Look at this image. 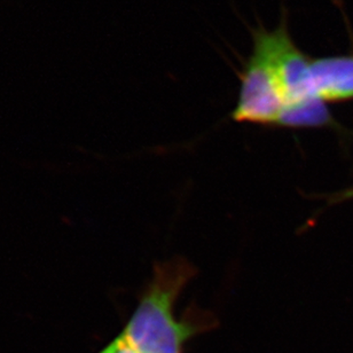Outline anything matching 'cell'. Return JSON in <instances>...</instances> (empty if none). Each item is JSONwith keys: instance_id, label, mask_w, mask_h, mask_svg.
<instances>
[{"instance_id": "cell-3", "label": "cell", "mask_w": 353, "mask_h": 353, "mask_svg": "<svg viewBox=\"0 0 353 353\" xmlns=\"http://www.w3.org/2000/svg\"><path fill=\"white\" fill-rule=\"evenodd\" d=\"M351 98H353V55L310 58L295 102L292 105L309 100L327 102Z\"/></svg>"}, {"instance_id": "cell-6", "label": "cell", "mask_w": 353, "mask_h": 353, "mask_svg": "<svg viewBox=\"0 0 353 353\" xmlns=\"http://www.w3.org/2000/svg\"><path fill=\"white\" fill-rule=\"evenodd\" d=\"M100 353H109L108 347H105V349H103V350H102Z\"/></svg>"}, {"instance_id": "cell-2", "label": "cell", "mask_w": 353, "mask_h": 353, "mask_svg": "<svg viewBox=\"0 0 353 353\" xmlns=\"http://www.w3.org/2000/svg\"><path fill=\"white\" fill-rule=\"evenodd\" d=\"M240 79L238 103L232 117L238 122L279 125L287 105L273 63L259 45L254 44Z\"/></svg>"}, {"instance_id": "cell-4", "label": "cell", "mask_w": 353, "mask_h": 353, "mask_svg": "<svg viewBox=\"0 0 353 353\" xmlns=\"http://www.w3.org/2000/svg\"><path fill=\"white\" fill-rule=\"evenodd\" d=\"M330 119L326 102L321 100H309L285 109L279 125L290 128L323 125L328 123Z\"/></svg>"}, {"instance_id": "cell-1", "label": "cell", "mask_w": 353, "mask_h": 353, "mask_svg": "<svg viewBox=\"0 0 353 353\" xmlns=\"http://www.w3.org/2000/svg\"><path fill=\"white\" fill-rule=\"evenodd\" d=\"M196 268L183 259L155 265L153 278L122 335L138 353H183L194 335L211 330L212 316L195 310L178 320L174 307Z\"/></svg>"}, {"instance_id": "cell-5", "label": "cell", "mask_w": 353, "mask_h": 353, "mask_svg": "<svg viewBox=\"0 0 353 353\" xmlns=\"http://www.w3.org/2000/svg\"><path fill=\"white\" fill-rule=\"evenodd\" d=\"M109 353H138L122 334L108 345Z\"/></svg>"}]
</instances>
